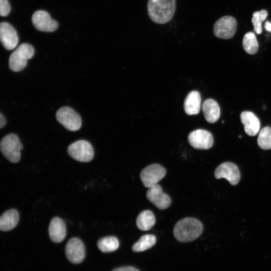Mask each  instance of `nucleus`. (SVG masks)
Returning a JSON list of instances; mask_svg holds the SVG:
<instances>
[{"label":"nucleus","mask_w":271,"mask_h":271,"mask_svg":"<svg viewBox=\"0 0 271 271\" xmlns=\"http://www.w3.org/2000/svg\"><path fill=\"white\" fill-rule=\"evenodd\" d=\"M176 0H148V16L155 23H167L173 17L176 10Z\"/></svg>","instance_id":"obj_1"},{"label":"nucleus","mask_w":271,"mask_h":271,"mask_svg":"<svg viewBox=\"0 0 271 271\" xmlns=\"http://www.w3.org/2000/svg\"><path fill=\"white\" fill-rule=\"evenodd\" d=\"M202 231L203 225L199 220L195 218L186 217L176 224L173 233L178 241L187 242L197 239Z\"/></svg>","instance_id":"obj_2"},{"label":"nucleus","mask_w":271,"mask_h":271,"mask_svg":"<svg viewBox=\"0 0 271 271\" xmlns=\"http://www.w3.org/2000/svg\"><path fill=\"white\" fill-rule=\"evenodd\" d=\"M34 47L28 43L21 44L10 55L9 67L14 72H19L24 69L27 64V61L34 55Z\"/></svg>","instance_id":"obj_3"},{"label":"nucleus","mask_w":271,"mask_h":271,"mask_svg":"<svg viewBox=\"0 0 271 271\" xmlns=\"http://www.w3.org/2000/svg\"><path fill=\"white\" fill-rule=\"evenodd\" d=\"M0 147L3 155L8 161L14 163L20 161L23 146L16 134L10 133L3 137Z\"/></svg>","instance_id":"obj_4"},{"label":"nucleus","mask_w":271,"mask_h":271,"mask_svg":"<svg viewBox=\"0 0 271 271\" xmlns=\"http://www.w3.org/2000/svg\"><path fill=\"white\" fill-rule=\"evenodd\" d=\"M68 154L74 160L81 162H90L93 158L94 150L87 141L79 140L71 144L68 148Z\"/></svg>","instance_id":"obj_5"},{"label":"nucleus","mask_w":271,"mask_h":271,"mask_svg":"<svg viewBox=\"0 0 271 271\" xmlns=\"http://www.w3.org/2000/svg\"><path fill=\"white\" fill-rule=\"evenodd\" d=\"M56 118L64 127L71 131H76L81 126L80 116L72 108L65 106L56 112Z\"/></svg>","instance_id":"obj_6"},{"label":"nucleus","mask_w":271,"mask_h":271,"mask_svg":"<svg viewBox=\"0 0 271 271\" xmlns=\"http://www.w3.org/2000/svg\"><path fill=\"white\" fill-rule=\"evenodd\" d=\"M166 169L158 164H153L145 168L141 172L140 178L145 187L154 186L166 175Z\"/></svg>","instance_id":"obj_7"},{"label":"nucleus","mask_w":271,"mask_h":271,"mask_svg":"<svg viewBox=\"0 0 271 271\" xmlns=\"http://www.w3.org/2000/svg\"><path fill=\"white\" fill-rule=\"evenodd\" d=\"M236 26L237 22L234 18L228 16H224L215 23L214 34L218 38L228 39L234 36Z\"/></svg>","instance_id":"obj_8"},{"label":"nucleus","mask_w":271,"mask_h":271,"mask_svg":"<svg viewBox=\"0 0 271 271\" xmlns=\"http://www.w3.org/2000/svg\"><path fill=\"white\" fill-rule=\"evenodd\" d=\"M32 22L37 30L42 32H52L58 27L57 22L52 19L48 12L43 10L34 12L32 17Z\"/></svg>","instance_id":"obj_9"},{"label":"nucleus","mask_w":271,"mask_h":271,"mask_svg":"<svg viewBox=\"0 0 271 271\" xmlns=\"http://www.w3.org/2000/svg\"><path fill=\"white\" fill-rule=\"evenodd\" d=\"M188 141L190 145L196 149H209L213 144V138L211 133L202 129H196L190 132Z\"/></svg>","instance_id":"obj_10"},{"label":"nucleus","mask_w":271,"mask_h":271,"mask_svg":"<svg viewBox=\"0 0 271 271\" xmlns=\"http://www.w3.org/2000/svg\"><path fill=\"white\" fill-rule=\"evenodd\" d=\"M65 253L68 259L73 263L81 262L85 257V247L82 241L78 238H71L67 243Z\"/></svg>","instance_id":"obj_11"},{"label":"nucleus","mask_w":271,"mask_h":271,"mask_svg":"<svg viewBox=\"0 0 271 271\" xmlns=\"http://www.w3.org/2000/svg\"><path fill=\"white\" fill-rule=\"evenodd\" d=\"M214 175L216 179H226L232 185H236L240 178V173L237 166L231 162L220 164L216 169Z\"/></svg>","instance_id":"obj_12"},{"label":"nucleus","mask_w":271,"mask_h":271,"mask_svg":"<svg viewBox=\"0 0 271 271\" xmlns=\"http://www.w3.org/2000/svg\"><path fill=\"white\" fill-rule=\"evenodd\" d=\"M147 198L159 209H165L171 204L170 196L164 193L161 186L157 184L150 187L147 192Z\"/></svg>","instance_id":"obj_13"},{"label":"nucleus","mask_w":271,"mask_h":271,"mask_svg":"<svg viewBox=\"0 0 271 271\" xmlns=\"http://www.w3.org/2000/svg\"><path fill=\"white\" fill-rule=\"evenodd\" d=\"M1 42L8 50L15 49L18 43L19 37L15 29L9 23L3 22L0 25Z\"/></svg>","instance_id":"obj_14"},{"label":"nucleus","mask_w":271,"mask_h":271,"mask_svg":"<svg viewBox=\"0 0 271 271\" xmlns=\"http://www.w3.org/2000/svg\"><path fill=\"white\" fill-rule=\"evenodd\" d=\"M49 235L51 240L56 243L62 242L66 235V227L64 221L58 217L52 219L49 226Z\"/></svg>","instance_id":"obj_15"},{"label":"nucleus","mask_w":271,"mask_h":271,"mask_svg":"<svg viewBox=\"0 0 271 271\" xmlns=\"http://www.w3.org/2000/svg\"><path fill=\"white\" fill-rule=\"evenodd\" d=\"M240 119L243 124L245 132L250 136H255L259 131L260 124L259 119L252 112L243 111Z\"/></svg>","instance_id":"obj_16"},{"label":"nucleus","mask_w":271,"mask_h":271,"mask_svg":"<svg viewBox=\"0 0 271 271\" xmlns=\"http://www.w3.org/2000/svg\"><path fill=\"white\" fill-rule=\"evenodd\" d=\"M201 96L197 91L189 92L184 101V107L185 112L188 115L198 114L201 107Z\"/></svg>","instance_id":"obj_17"},{"label":"nucleus","mask_w":271,"mask_h":271,"mask_svg":"<svg viewBox=\"0 0 271 271\" xmlns=\"http://www.w3.org/2000/svg\"><path fill=\"white\" fill-rule=\"evenodd\" d=\"M202 110L207 122L214 123L220 117V110L218 103L212 99H207L203 102Z\"/></svg>","instance_id":"obj_18"},{"label":"nucleus","mask_w":271,"mask_h":271,"mask_svg":"<svg viewBox=\"0 0 271 271\" xmlns=\"http://www.w3.org/2000/svg\"><path fill=\"white\" fill-rule=\"evenodd\" d=\"M19 220L18 211L14 209L8 210L0 217V229L3 231L11 230L17 225Z\"/></svg>","instance_id":"obj_19"},{"label":"nucleus","mask_w":271,"mask_h":271,"mask_svg":"<svg viewBox=\"0 0 271 271\" xmlns=\"http://www.w3.org/2000/svg\"><path fill=\"white\" fill-rule=\"evenodd\" d=\"M156 222L155 216L150 210H147L141 212L137 217L136 224L138 228L143 231L151 229Z\"/></svg>","instance_id":"obj_20"},{"label":"nucleus","mask_w":271,"mask_h":271,"mask_svg":"<svg viewBox=\"0 0 271 271\" xmlns=\"http://www.w3.org/2000/svg\"><path fill=\"white\" fill-rule=\"evenodd\" d=\"M156 242V237L153 234H146L142 236L139 240L133 244L132 250L134 252H141L153 247Z\"/></svg>","instance_id":"obj_21"},{"label":"nucleus","mask_w":271,"mask_h":271,"mask_svg":"<svg viewBox=\"0 0 271 271\" xmlns=\"http://www.w3.org/2000/svg\"><path fill=\"white\" fill-rule=\"evenodd\" d=\"M99 249L103 252H110L116 250L119 247V241L114 236H105L97 242Z\"/></svg>","instance_id":"obj_22"},{"label":"nucleus","mask_w":271,"mask_h":271,"mask_svg":"<svg viewBox=\"0 0 271 271\" xmlns=\"http://www.w3.org/2000/svg\"><path fill=\"white\" fill-rule=\"evenodd\" d=\"M242 45L244 50L249 54H254L257 52L258 44L254 33L249 32L245 34Z\"/></svg>","instance_id":"obj_23"},{"label":"nucleus","mask_w":271,"mask_h":271,"mask_svg":"<svg viewBox=\"0 0 271 271\" xmlns=\"http://www.w3.org/2000/svg\"><path fill=\"white\" fill-rule=\"evenodd\" d=\"M257 144L262 149H271L270 127L266 126L261 129L258 136Z\"/></svg>","instance_id":"obj_24"},{"label":"nucleus","mask_w":271,"mask_h":271,"mask_svg":"<svg viewBox=\"0 0 271 271\" xmlns=\"http://www.w3.org/2000/svg\"><path fill=\"white\" fill-rule=\"evenodd\" d=\"M267 16V12L264 10L255 12L252 15L251 22L254 27V31L257 34L262 32V22L265 20Z\"/></svg>","instance_id":"obj_25"},{"label":"nucleus","mask_w":271,"mask_h":271,"mask_svg":"<svg viewBox=\"0 0 271 271\" xmlns=\"http://www.w3.org/2000/svg\"><path fill=\"white\" fill-rule=\"evenodd\" d=\"M11 9L8 0H0V15L2 17L7 16L11 11Z\"/></svg>","instance_id":"obj_26"},{"label":"nucleus","mask_w":271,"mask_h":271,"mask_svg":"<svg viewBox=\"0 0 271 271\" xmlns=\"http://www.w3.org/2000/svg\"><path fill=\"white\" fill-rule=\"evenodd\" d=\"M112 271H140L137 268L131 266L119 267L114 268Z\"/></svg>","instance_id":"obj_27"},{"label":"nucleus","mask_w":271,"mask_h":271,"mask_svg":"<svg viewBox=\"0 0 271 271\" xmlns=\"http://www.w3.org/2000/svg\"><path fill=\"white\" fill-rule=\"evenodd\" d=\"M6 123V119L2 113H0V127L2 128Z\"/></svg>","instance_id":"obj_28"},{"label":"nucleus","mask_w":271,"mask_h":271,"mask_svg":"<svg viewBox=\"0 0 271 271\" xmlns=\"http://www.w3.org/2000/svg\"><path fill=\"white\" fill-rule=\"evenodd\" d=\"M265 29L269 32H271V22L266 21L264 24Z\"/></svg>","instance_id":"obj_29"}]
</instances>
